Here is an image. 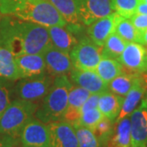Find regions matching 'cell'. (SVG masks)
Returning <instances> with one entry per match:
<instances>
[{
	"label": "cell",
	"instance_id": "cell-38",
	"mask_svg": "<svg viewBox=\"0 0 147 147\" xmlns=\"http://www.w3.org/2000/svg\"><path fill=\"white\" fill-rule=\"evenodd\" d=\"M2 16H3V15H2V13H1V11H0V20H1V17H2Z\"/></svg>",
	"mask_w": 147,
	"mask_h": 147
},
{
	"label": "cell",
	"instance_id": "cell-33",
	"mask_svg": "<svg viewBox=\"0 0 147 147\" xmlns=\"http://www.w3.org/2000/svg\"><path fill=\"white\" fill-rule=\"evenodd\" d=\"M100 95V94H96V93H92V94L90 95L89 97L86 100V101L84 102V104L82 106V108H81L80 115H81V113H83L84 111L97 108Z\"/></svg>",
	"mask_w": 147,
	"mask_h": 147
},
{
	"label": "cell",
	"instance_id": "cell-3",
	"mask_svg": "<svg viewBox=\"0 0 147 147\" xmlns=\"http://www.w3.org/2000/svg\"><path fill=\"white\" fill-rule=\"evenodd\" d=\"M72 87L73 83L66 74L56 77L42 104L38 107L34 117L46 124L64 119L69 92Z\"/></svg>",
	"mask_w": 147,
	"mask_h": 147
},
{
	"label": "cell",
	"instance_id": "cell-18",
	"mask_svg": "<svg viewBox=\"0 0 147 147\" xmlns=\"http://www.w3.org/2000/svg\"><path fill=\"white\" fill-rule=\"evenodd\" d=\"M123 98L107 90L100 95L97 107L104 117L115 123L120 113Z\"/></svg>",
	"mask_w": 147,
	"mask_h": 147
},
{
	"label": "cell",
	"instance_id": "cell-36",
	"mask_svg": "<svg viewBox=\"0 0 147 147\" xmlns=\"http://www.w3.org/2000/svg\"><path fill=\"white\" fill-rule=\"evenodd\" d=\"M140 44H142L144 46L147 47V29L140 32Z\"/></svg>",
	"mask_w": 147,
	"mask_h": 147
},
{
	"label": "cell",
	"instance_id": "cell-9",
	"mask_svg": "<svg viewBox=\"0 0 147 147\" xmlns=\"http://www.w3.org/2000/svg\"><path fill=\"white\" fill-rule=\"evenodd\" d=\"M117 61L131 73L147 74V47L142 44L128 42Z\"/></svg>",
	"mask_w": 147,
	"mask_h": 147
},
{
	"label": "cell",
	"instance_id": "cell-20",
	"mask_svg": "<svg viewBox=\"0 0 147 147\" xmlns=\"http://www.w3.org/2000/svg\"><path fill=\"white\" fill-rule=\"evenodd\" d=\"M107 147H131L130 118L125 117L115 123V130Z\"/></svg>",
	"mask_w": 147,
	"mask_h": 147
},
{
	"label": "cell",
	"instance_id": "cell-21",
	"mask_svg": "<svg viewBox=\"0 0 147 147\" xmlns=\"http://www.w3.org/2000/svg\"><path fill=\"white\" fill-rule=\"evenodd\" d=\"M95 71L108 84L123 72V67L115 59L102 55Z\"/></svg>",
	"mask_w": 147,
	"mask_h": 147
},
{
	"label": "cell",
	"instance_id": "cell-2",
	"mask_svg": "<svg viewBox=\"0 0 147 147\" xmlns=\"http://www.w3.org/2000/svg\"><path fill=\"white\" fill-rule=\"evenodd\" d=\"M0 11L42 26H66L67 22L49 0H0Z\"/></svg>",
	"mask_w": 147,
	"mask_h": 147
},
{
	"label": "cell",
	"instance_id": "cell-31",
	"mask_svg": "<svg viewBox=\"0 0 147 147\" xmlns=\"http://www.w3.org/2000/svg\"><path fill=\"white\" fill-rule=\"evenodd\" d=\"M13 91L11 80L0 77V115L11 102Z\"/></svg>",
	"mask_w": 147,
	"mask_h": 147
},
{
	"label": "cell",
	"instance_id": "cell-27",
	"mask_svg": "<svg viewBox=\"0 0 147 147\" xmlns=\"http://www.w3.org/2000/svg\"><path fill=\"white\" fill-rule=\"evenodd\" d=\"M115 130V123L104 117L92 130L100 147H107Z\"/></svg>",
	"mask_w": 147,
	"mask_h": 147
},
{
	"label": "cell",
	"instance_id": "cell-29",
	"mask_svg": "<svg viewBox=\"0 0 147 147\" xmlns=\"http://www.w3.org/2000/svg\"><path fill=\"white\" fill-rule=\"evenodd\" d=\"M140 2L141 0H112V4L115 13L129 19L136 13Z\"/></svg>",
	"mask_w": 147,
	"mask_h": 147
},
{
	"label": "cell",
	"instance_id": "cell-26",
	"mask_svg": "<svg viewBox=\"0 0 147 147\" xmlns=\"http://www.w3.org/2000/svg\"><path fill=\"white\" fill-rule=\"evenodd\" d=\"M115 32L127 42L139 43L140 42V32L135 28L128 18L119 16Z\"/></svg>",
	"mask_w": 147,
	"mask_h": 147
},
{
	"label": "cell",
	"instance_id": "cell-10",
	"mask_svg": "<svg viewBox=\"0 0 147 147\" xmlns=\"http://www.w3.org/2000/svg\"><path fill=\"white\" fill-rule=\"evenodd\" d=\"M131 123V146H147V96L129 116Z\"/></svg>",
	"mask_w": 147,
	"mask_h": 147
},
{
	"label": "cell",
	"instance_id": "cell-34",
	"mask_svg": "<svg viewBox=\"0 0 147 147\" xmlns=\"http://www.w3.org/2000/svg\"><path fill=\"white\" fill-rule=\"evenodd\" d=\"M18 137H11L7 135H0V147H16L19 145Z\"/></svg>",
	"mask_w": 147,
	"mask_h": 147
},
{
	"label": "cell",
	"instance_id": "cell-7",
	"mask_svg": "<svg viewBox=\"0 0 147 147\" xmlns=\"http://www.w3.org/2000/svg\"><path fill=\"white\" fill-rule=\"evenodd\" d=\"M81 24L89 26L96 20L114 13L112 0H74Z\"/></svg>",
	"mask_w": 147,
	"mask_h": 147
},
{
	"label": "cell",
	"instance_id": "cell-40",
	"mask_svg": "<svg viewBox=\"0 0 147 147\" xmlns=\"http://www.w3.org/2000/svg\"><path fill=\"white\" fill-rule=\"evenodd\" d=\"M146 92H147V88H146ZM146 96H147V95H146Z\"/></svg>",
	"mask_w": 147,
	"mask_h": 147
},
{
	"label": "cell",
	"instance_id": "cell-15",
	"mask_svg": "<svg viewBox=\"0 0 147 147\" xmlns=\"http://www.w3.org/2000/svg\"><path fill=\"white\" fill-rule=\"evenodd\" d=\"M20 78H28L47 72L46 64L42 53L26 54L15 57Z\"/></svg>",
	"mask_w": 147,
	"mask_h": 147
},
{
	"label": "cell",
	"instance_id": "cell-24",
	"mask_svg": "<svg viewBox=\"0 0 147 147\" xmlns=\"http://www.w3.org/2000/svg\"><path fill=\"white\" fill-rule=\"evenodd\" d=\"M0 77L15 81L20 79V74L12 54L0 47Z\"/></svg>",
	"mask_w": 147,
	"mask_h": 147
},
{
	"label": "cell",
	"instance_id": "cell-41",
	"mask_svg": "<svg viewBox=\"0 0 147 147\" xmlns=\"http://www.w3.org/2000/svg\"><path fill=\"white\" fill-rule=\"evenodd\" d=\"M146 147H147V146H146Z\"/></svg>",
	"mask_w": 147,
	"mask_h": 147
},
{
	"label": "cell",
	"instance_id": "cell-37",
	"mask_svg": "<svg viewBox=\"0 0 147 147\" xmlns=\"http://www.w3.org/2000/svg\"><path fill=\"white\" fill-rule=\"evenodd\" d=\"M141 2H142V3H147V0H141Z\"/></svg>",
	"mask_w": 147,
	"mask_h": 147
},
{
	"label": "cell",
	"instance_id": "cell-32",
	"mask_svg": "<svg viewBox=\"0 0 147 147\" xmlns=\"http://www.w3.org/2000/svg\"><path fill=\"white\" fill-rule=\"evenodd\" d=\"M129 19L132 25L139 32H142L147 29V15L135 13Z\"/></svg>",
	"mask_w": 147,
	"mask_h": 147
},
{
	"label": "cell",
	"instance_id": "cell-17",
	"mask_svg": "<svg viewBox=\"0 0 147 147\" xmlns=\"http://www.w3.org/2000/svg\"><path fill=\"white\" fill-rule=\"evenodd\" d=\"M92 94L88 90L79 86H74L69 92L68 105L64 119L71 123L78 122L80 116L81 108L86 100Z\"/></svg>",
	"mask_w": 147,
	"mask_h": 147
},
{
	"label": "cell",
	"instance_id": "cell-16",
	"mask_svg": "<svg viewBox=\"0 0 147 147\" xmlns=\"http://www.w3.org/2000/svg\"><path fill=\"white\" fill-rule=\"evenodd\" d=\"M147 84L145 79L140 75L136 84L131 88V89L127 92V94L123 98V102L122 105L120 113L118 116L115 123L119 122L125 117L130 116L131 112L137 107L142 100L145 93L146 92Z\"/></svg>",
	"mask_w": 147,
	"mask_h": 147
},
{
	"label": "cell",
	"instance_id": "cell-30",
	"mask_svg": "<svg viewBox=\"0 0 147 147\" xmlns=\"http://www.w3.org/2000/svg\"><path fill=\"white\" fill-rule=\"evenodd\" d=\"M103 118L104 115L101 114V112L97 107L81 113L78 123L82 126L90 128L91 130H93Z\"/></svg>",
	"mask_w": 147,
	"mask_h": 147
},
{
	"label": "cell",
	"instance_id": "cell-35",
	"mask_svg": "<svg viewBox=\"0 0 147 147\" xmlns=\"http://www.w3.org/2000/svg\"><path fill=\"white\" fill-rule=\"evenodd\" d=\"M136 13H140V14H145L147 15V3L140 2L137 8Z\"/></svg>",
	"mask_w": 147,
	"mask_h": 147
},
{
	"label": "cell",
	"instance_id": "cell-39",
	"mask_svg": "<svg viewBox=\"0 0 147 147\" xmlns=\"http://www.w3.org/2000/svg\"><path fill=\"white\" fill-rule=\"evenodd\" d=\"M16 147H21V146H16ZM21 147H22V146H21Z\"/></svg>",
	"mask_w": 147,
	"mask_h": 147
},
{
	"label": "cell",
	"instance_id": "cell-13",
	"mask_svg": "<svg viewBox=\"0 0 147 147\" xmlns=\"http://www.w3.org/2000/svg\"><path fill=\"white\" fill-rule=\"evenodd\" d=\"M71 82L91 93L101 94L108 90V84L95 70H80L73 69L70 72Z\"/></svg>",
	"mask_w": 147,
	"mask_h": 147
},
{
	"label": "cell",
	"instance_id": "cell-4",
	"mask_svg": "<svg viewBox=\"0 0 147 147\" xmlns=\"http://www.w3.org/2000/svg\"><path fill=\"white\" fill-rule=\"evenodd\" d=\"M38 107V104L30 100H11L0 115V135L19 138L22 128L34 117Z\"/></svg>",
	"mask_w": 147,
	"mask_h": 147
},
{
	"label": "cell",
	"instance_id": "cell-14",
	"mask_svg": "<svg viewBox=\"0 0 147 147\" xmlns=\"http://www.w3.org/2000/svg\"><path fill=\"white\" fill-rule=\"evenodd\" d=\"M119 15L114 12L109 16L100 18L88 26V34L93 42L103 47L106 39L115 30L116 24Z\"/></svg>",
	"mask_w": 147,
	"mask_h": 147
},
{
	"label": "cell",
	"instance_id": "cell-12",
	"mask_svg": "<svg viewBox=\"0 0 147 147\" xmlns=\"http://www.w3.org/2000/svg\"><path fill=\"white\" fill-rule=\"evenodd\" d=\"M47 72L55 78L70 73L73 65L69 53L61 51L52 44L42 53Z\"/></svg>",
	"mask_w": 147,
	"mask_h": 147
},
{
	"label": "cell",
	"instance_id": "cell-11",
	"mask_svg": "<svg viewBox=\"0 0 147 147\" xmlns=\"http://www.w3.org/2000/svg\"><path fill=\"white\" fill-rule=\"evenodd\" d=\"M50 133V147H79L78 137L73 124L68 121L47 123Z\"/></svg>",
	"mask_w": 147,
	"mask_h": 147
},
{
	"label": "cell",
	"instance_id": "cell-1",
	"mask_svg": "<svg viewBox=\"0 0 147 147\" xmlns=\"http://www.w3.org/2000/svg\"><path fill=\"white\" fill-rule=\"evenodd\" d=\"M51 44L47 27L10 16L1 17L0 47L14 57L42 53Z\"/></svg>",
	"mask_w": 147,
	"mask_h": 147
},
{
	"label": "cell",
	"instance_id": "cell-23",
	"mask_svg": "<svg viewBox=\"0 0 147 147\" xmlns=\"http://www.w3.org/2000/svg\"><path fill=\"white\" fill-rule=\"evenodd\" d=\"M139 76L140 74H137L123 72L108 84V90L124 97L136 84Z\"/></svg>",
	"mask_w": 147,
	"mask_h": 147
},
{
	"label": "cell",
	"instance_id": "cell-19",
	"mask_svg": "<svg viewBox=\"0 0 147 147\" xmlns=\"http://www.w3.org/2000/svg\"><path fill=\"white\" fill-rule=\"evenodd\" d=\"M65 27L60 26L47 27V30L52 45L61 51L69 53L78 42V40L69 29Z\"/></svg>",
	"mask_w": 147,
	"mask_h": 147
},
{
	"label": "cell",
	"instance_id": "cell-28",
	"mask_svg": "<svg viewBox=\"0 0 147 147\" xmlns=\"http://www.w3.org/2000/svg\"><path fill=\"white\" fill-rule=\"evenodd\" d=\"M72 124L78 137L79 147H100V143L92 130L82 126L78 122Z\"/></svg>",
	"mask_w": 147,
	"mask_h": 147
},
{
	"label": "cell",
	"instance_id": "cell-22",
	"mask_svg": "<svg viewBox=\"0 0 147 147\" xmlns=\"http://www.w3.org/2000/svg\"><path fill=\"white\" fill-rule=\"evenodd\" d=\"M67 22L66 26L79 29L81 26L74 0H49Z\"/></svg>",
	"mask_w": 147,
	"mask_h": 147
},
{
	"label": "cell",
	"instance_id": "cell-5",
	"mask_svg": "<svg viewBox=\"0 0 147 147\" xmlns=\"http://www.w3.org/2000/svg\"><path fill=\"white\" fill-rule=\"evenodd\" d=\"M14 92L18 98L33 102L43 99L53 85V76L47 72L18 79Z\"/></svg>",
	"mask_w": 147,
	"mask_h": 147
},
{
	"label": "cell",
	"instance_id": "cell-25",
	"mask_svg": "<svg viewBox=\"0 0 147 147\" xmlns=\"http://www.w3.org/2000/svg\"><path fill=\"white\" fill-rule=\"evenodd\" d=\"M128 42L119 36L115 32L111 34L102 47V55L118 60Z\"/></svg>",
	"mask_w": 147,
	"mask_h": 147
},
{
	"label": "cell",
	"instance_id": "cell-6",
	"mask_svg": "<svg viewBox=\"0 0 147 147\" xmlns=\"http://www.w3.org/2000/svg\"><path fill=\"white\" fill-rule=\"evenodd\" d=\"M73 69L95 70L102 57V47L96 44L89 37L80 39L69 53Z\"/></svg>",
	"mask_w": 147,
	"mask_h": 147
},
{
	"label": "cell",
	"instance_id": "cell-8",
	"mask_svg": "<svg viewBox=\"0 0 147 147\" xmlns=\"http://www.w3.org/2000/svg\"><path fill=\"white\" fill-rule=\"evenodd\" d=\"M19 140L22 147H50L47 124L34 117L22 128Z\"/></svg>",
	"mask_w": 147,
	"mask_h": 147
}]
</instances>
